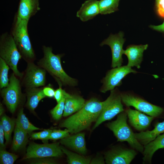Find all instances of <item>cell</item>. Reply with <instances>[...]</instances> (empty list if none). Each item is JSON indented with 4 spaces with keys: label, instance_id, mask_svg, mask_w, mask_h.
I'll return each mask as SVG.
<instances>
[{
    "label": "cell",
    "instance_id": "obj_1",
    "mask_svg": "<svg viewBox=\"0 0 164 164\" xmlns=\"http://www.w3.org/2000/svg\"><path fill=\"white\" fill-rule=\"evenodd\" d=\"M103 106V102L96 98H91L85 102L80 110L63 120L60 127L67 129L71 134H76L86 129L96 121Z\"/></svg>",
    "mask_w": 164,
    "mask_h": 164
},
{
    "label": "cell",
    "instance_id": "obj_2",
    "mask_svg": "<svg viewBox=\"0 0 164 164\" xmlns=\"http://www.w3.org/2000/svg\"><path fill=\"white\" fill-rule=\"evenodd\" d=\"M43 50V56L37 62L38 65L51 75L59 86H77V80L69 76L62 68L61 62L62 55L53 54L51 47L44 46Z\"/></svg>",
    "mask_w": 164,
    "mask_h": 164
},
{
    "label": "cell",
    "instance_id": "obj_3",
    "mask_svg": "<svg viewBox=\"0 0 164 164\" xmlns=\"http://www.w3.org/2000/svg\"><path fill=\"white\" fill-rule=\"evenodd\" d=\"M29 20L15 16L11 35L22 56L27 62H33L36 55L29 39L28 31Z\"/></svg>",
    "mask_w": 164,
    "mask_h": 164
},
{
    "label": "cell",
    "instance_id": "obj_4",
    "mask_svg": "<svg viewBox=\"0 0 164 164\" xmlns=\"http://www.w3.org/2000/svg\"><path fill=\"white\" fill-rule=\"evenodd\" d=\"M127 113L124 111L118 114L115 120L108 123L107 126L113 132L118 141L127 142L133 148L142 153L144 146L135 138L127 124Z\"/></svg>",
    "mask_w": 164,
    "mask_h": 164
},
{
    "label": "cell",
    "instance_id": "obj_5",
    "mask_svg": "<svg viewBox=\"0 0 164 164\" xmlns=\"http://www.w3.org/2000/svg\"><path fill=\"white\" fill-rule=\"evenodd\" d=\"M0 56L9 67L17 77L22 78L23 73L19 71L17 65L22 58L12 35L6 32L0 38Z\"/></svg>",
    "mask_w": 164,
    "mask_h": 164
},
{
    "label": "cell",
    "instance_id": "obj_6",
    "mask_svg": "<svg viewBox=\"0 0 164 164\" xmlns=\"http://www.w3.org/2000/svg\"><path fill=\"white\" fill-rule=\"evenodd\" d=\"M121 92L116 88L111 91L109 96L103 101L102 110L94 125L93 129L102 122L109 120L124 110L122 104Z\"/></svg>",
    "mask_w": 164,
    "mask_h": 164
},
{
    "label": "cell",
    "instance_id": "obj_7",
    "mask_svg": "<svg viewBox=\"0 0 164 164\" xmlns=\"http://www.w3.org/2000/svg\"><path fill=\"white\" fill-rule=\"evenodd\" d=\"M120 94L122 102L127 107L132 106L149 116L158 117L164 111L162 108L151 104L131 92H122Z\"/></svg>",
    "mask_w": 164,
    "mask_h": 164
},
{
    "label": "cell",
    "instance_id": "obj_8",
    "mask_svg": "<svg viewBox=\"0 0 164 164\" xmlns=\"http://www.w3.org/2000/svg\"><path fill=\"white\" fill-rule=\"evenodd\" d=\"M1 94L3 102L12 113H14L19 105L22 98L20 82L13 73L9 78L8 86L1 89Z\"/></svg>",
    "mask_w": 164,
    "mask_h": 164
},
{
    "label": "cell",
    "instance_id": "obj_9",
    "mask_svg": "<svg viewBox=\"0 0 164 164\" xmlns=\"http://www.w3.org/2000/svg\"><path fill=\"white\" fill-rule=\"evenodd\" d=\"M63 153L58 142L43 144L32 142L28 146L24 159L58 157L61 156Z\"/></svg>",
    "mask_w": 164,
    "mask_h": 164
},
{
    "label": "cell",
    "instance_id": "obj_10",
    "mask_svg": "<svg viewBox=\"0 0 164 164\" xmlns=\"http://www.w3.org/2000/svg\"><path fill=\"white\" fill-rule=\"evenodd\" d=\"M138 72L131 67L126 66L113 68L107 72L105 77L102 80L103 85L100 91L105 93L113 90L122 84V80L130 73H136Z\"/></svg>",
    "mask_w": 164,
    "mask_h": 164
},
{
    "label": "cell",
    "instance_id": "obj_11",
    "mask_svg": "<svg viewBox=\"0 0 164 164\" xmlns=\"http://www.w3.org/2000/svg\"><path fill=\"white\" fill-rule=\"evenodd\" d=\"M124 36V33L121 31L114 35L111 34L100 44L101 46L107 45L110 47L112 53L111 67L113 68L121 66L123 62L122 55L124 50L123 46L125 41Z\"/></svg>",
    "mask_w": 164,
    "mask_h": 164
},
{
    "label": "cell",
    "instance_id": "obj_12",
    "mask_svg": "<svg viewBox=\"0 0 164 164\" xmlns=\"http://www.w3.org/2000/svg\"><path fill=\"white\" fill-rule=\"evenodd\" d=\"M27 63L23 81L26 88H38L44 86L46 80V70L35 65L33 62Z\"/></svg>",
    "mask_w": 164,
    "mask_h": 164
},
{
    "label": "cell",
    "instance_id": "obj_13",
    "mask_svg": "<svg viewBox=\"0 0 164 164\" xmlns=\"http://www.w3.org/2000/svg\"><path fill=\"white\" fill-rule=\"evenodd\" d=\"M136 154V152L133 149H114L105 153V161L108 164H129Z\"/></svg>",
    "mask_w": 164,
    "mask_h": 164
},
{
    "label": "cell",
    "instance_id": "obj_14",
    "mask_svg": "<svg viewBox=\"0 0 164 164\" xmlns=\"http://www.w3.org/2000/svg\"><path fill=\"white\" fill-rule=\"evenodd\" d=\"M131 125L139 131L145 130L150 125L154 117L148 116L137 110L131 109L129 107L125 110Z\"/></svg>",
    "mask_w": 164,
    "mask_h": 164
},
{
    "label": "cell",
    "instance_id": "obj_15",
    "mask_svg": "<svg viewBox=\"0 0 164 164\" xmlns=\"http://www.w3.org/2000/svg\"><path fill=\"white\" fill-rule=\"evenodd\" d=\"M148 46L147 44L128 46L124 52V54L128 59L127 65L131 67L135 66L138 69L140 68L143 60V52Z\"/></svg>",
    "mask_w": 164,
    "mask_h": 164
},
{
    "label": "cell",
    "instance_id": "obj_16",
    "mask_svg": "<svg viewBox=\"0 0 164 164\" xmlns=\"http://www.w3.org/2000/svg\"><path fill=\"white\" fill-rule=\"evenodd\" d=\"M61 144L66 146L81 154H85L87 152L84 133H77L60 139Z\"/></svg>",
    "mask_w": 164,
    "mask_h": 164
},
{
    "label": "cell",
    "instance_id": "obj_17",
    "mask_svg": "<svg viewBox=\"0 0 164 164\" xmlns=\"http://www.w3.org/2000/svg\"><path fill=\"white\" fill-rule=\"evenodd\" d=\"M100 13L99 1L88 0L82 5L77 13V16L83 22L91 19Z\"/></svg>",
    "mask_w": 164,
    "mask_h": 164
},
{
    "label": "cell",
    "instance_id": "obj_18",
    "mask_svg": "<svg viewBox=\"0 0 164 164\" xmlns=\"http://www.w3.org/2000/svg\"><path fill=\"white\" fill-rule=\"evenodd\" d=\"M39 0H20L16 16L22 19L29 20L39 11Z\"/></svg>",
    "mask_w": 164,
    "mask_h": 164
},
{
    "label": "cell",
    "instance_id": "obj_19",
    "mask_svg": "<svg viewBox=\"0 0 164 164\" xmlns=\"http://www.w3.org/2000/svg\"><path fill=\"white\" fill-rule=\"evenodd\" d=\"M85 103V100L81 96L67 92L63 116H68L76 112L84 106Z\"/></svg>",
    "mask_w": 164,
    "mask_h": 164
},
{
    "label": "cell",
    "instance_id": "obj_20",
    "mask_svg": "<svg viewBox=\"0 0 164 164\" xmlns=\"http://www.w3.org/2000/svg\"><path fill=\"white\" fill-rule=\"evenodd\" d=\"M164 132V121L162 122H157L154 128L152 130L134 133V135L141 144L145 145L154 140L161 134Z\"/></svg>",
    "mask_w": 164,
    "mask_h": 164
},
{
    "label": "cell",
    "instance_id": "obj_21",
    "mask_svg": "<svg viewBox=\"0 0 164 164\" xmlns=\"http://www.w3.org/2000/svg\"><path fill=\"white\" fill-rule=\"evenodd\" d=\"M164 148V133L144 146L143 161L151 162L154 153L159 149Z\"/></svg>",
    "mask_w": 164,
    "mask_h": 164
},
{
    "label": "cell",
    "instance_id": "obj_22",
    "mask_svg": "<svg viewBox=\"0 0 164 164\" xmlns=\"http://www.w3.org/2000/svg\"><path fill=\"white\" fill-rule=\"evenodd\" d=\"M26 91L27 106L30 110L34 111L40 101L46 97L43 93V89L39 87L26 88Z\"/></svg>",
    "mask_w": 164,
    "mask_h": 164
},
{
    "label": "cell",
    "instance_id": "obj_23",
    "mask_svg": "<svg viewBox=\"0 0 164 164\" xmlns=\"http://www.w3.org/2000/svg\"><path fill=\"white\" fill-rule=\"evenodd\" d=\"M28 134L15 124L12 146L14 151L19 150L26 145L28 141Z\"/></svg>",
    "mask_w": 164,
    "mask_h": 164
},
{
    "label": "cell",
    "instance_id": "obj_24",
    "mask_svg": "<svg viewBox=\"0 0 164 164\" xmlns=\"http://www.w3.org/2000/svg\"><path fill=\"white\" fill-rule=\"evenodd\" d=\"M15 124L27 133L33 131L42 130L31 124L24 113L23 108H21L19 110L17 117L15 120Z\"/></svg>",
    "mask_w": 164,
    "mask_h": 164
},
{
    "label": "cell",
    "instance_id": "obj_25",
    "mask_svg": "<svg viewBox=\"0 0 164 164\" xmlns=\"http://www.w3.org/2000/svg\"><path fill=\"white\" fill-rule=\"evenodd\" d=\"M63 153L67 156V162L69 164H90L91 159L87 158L78 154L72 152L64 147L60 146Z\"/></svg>",
    "mask_w": 164,
    "mask_h": 164
},
{
    "label": "cell",
    "instance_id": "obj_26",
    "mask_svg": "<svg viewBox=\"0 0 164 164\" xmlns=\"http://www.w3.org/2000/svg\"><path fill=\"white\" fill-rule=\"evenodd\" d=\"M0 122L2 123L6 141L5 144L6 145L10 140L12 133L15 124V120L4 115L2 117Z\"/></svg>",
    "mask_w": 164,
    "mask_h": 164
},
{
    "label": "cell",
    "instance_id": "obj_27",
    "mask_svg": "<svg viewBox=\"0 0 164 164\" xmlns=\"http://www.w3.org/2000/svg\"><path fill=\"white\" fill-rule=\"evenodd\" d=\"M120 0H100L99 1L100 13L106 15L113 13L118 10Z\"/></svg>",
    "mask_w": 164,
    "mask_h": 164
},
{
    "label": "cell",
    "instance_id": "obj_28",
    "mask_svg": "<svg viewBox=\"0 0 164 164\" xmlns=\"http://www.w3.org/2000/svg\"><path fill=\"white\" fill-rule=\"evenodd\" d=\"M10 67L5 61L0 57V88L6 87L9 83L8 74Z\"/></svg>",
    "mask_w": 164,
    "mask_h": 164
},
{
    "label": "cell",
    "instance_id": "obj_29",
    "mask_svg": "<svg viewBox=\"0 0 164 164\" xmlns=\"http://www.w3.org/2000/svg\"><path fill=\"white\" fill-rule=\"evenodd\" d=\"M66 93L67 92L65 91L63 96L62 99L50 111V114L53 118L55 120H59L63 116L65 108Z\"/></svg>",
    "mask_w": 164,
    "mask_h": 164
},
{
    "label": "cell",
    "instance_id": "obj_30",
    "mask_svg": "<svg viewBox=\"0 0 164 164\" xmlns=\"http://www.w3.org/2000/svg\"><path fill=\"white\" fill-rule=\"evenodd\" d=\"M18 158L17 155L8 152L4 149H0V164H13Z\"/></svg>",
    "mask_w": 164,
    "mask_h": 164
},
{
    "label": "cell",
    "instance_id": "obj_31",
    "mask_svg": "<svg viewBox=\"0 0 164 164\" xmlns=\"http://www.w3.org/2000/svg\"><path fill=\"white\" fill-rule=\"evenodd\" d=\"M70 133L69 130L67 128L63 130L55 129L52 130L49 139L53 140L61 139L70 135Z\"/></svg>",
    "mask_w": 164,
    "mask_h": 164
},
{
    "label": "cell",
    "instance_id": "obj_32",
    "mask_svg": "<svg viewBox=\"0 0 164 164\" xmlns=\"http://www.w3.org/2000/svg\"><path fill=\"white\" fill-rule=\"evenodd\" d=\"M52 130L50 129H46L43 131L32 134L31 135L32 139H40L46 141L49 139V136Z\"/></svg>",
    "mask_w": 164,
    "mask_h": 164
},
{
    "label": "cell",
    "instance_id": "obj_33",
    "mask_svg": "<svg viewBox=\"0 0 164 164\" xmlns=\"http://www.w3.org/2000/svg\"><path fill=\"white\" fill-rule=\"evenodd\" d=\"M31 164H54L56 162L53 159L48 157L35 158Z\"/></svg>",
    "mask_w": 164,
    "mask_h": 164
},
{
    "label": "cell",
    "instance_id": "obj_34",
    "mask_svg": "<svg viewBox=\"0 0 164 164\" xmlns=\"http://www.w3.org/2000/svg\"><path fill=\"white\" fill-rule=\"evenodd\" d=\"M155 5L158 14L164 18V0H155Z\"/></svg>",
    "mask_w": 164,
    "mask_h": 164
},
{
    "label": "cell",
    "instance_id": "obj_35",
    "mask_svg": "<svg viewBox=\"0 0 164 164\" xmlns=\"http://www.w3.org/2000/svg\"><path fill=\"white\" fill-rule=\"evenodd\" d=\"M62 87L59 86L58 88L55 90L54 97L57 103L59 102L62 99L64 95L65 90H63Z\"/></svg>",
    "mask_w": 164,
    "mask_h": 164
},
{
    "label": "cell",
    "instance_id": "obj_36",
    "mask_svg": "<svg viewBox=\"0 0 164 164\" xmlns=\"http://www.w3.org/2000/svg\"><path fill=\"white\" fill-rule=\"evenodd\" d=\"M43 93L46 97H54L55 91L54 89L50 86L44 87L43 88Z\"/></svg>",
    "mask_w": 164,
    "mask_h": 164
},
{
    "label": "cell",
    "instance_id": "obj_37",
    "mask_svg": "<svg viewBox=\"0 0 164 164\" xmlns=\"http://www.w3.org/2000/svg\"><path fill=\"white\" fill-rule=\"evenodd\" d=\"M5 133L1 123L0 122V146L1 149H4L5 145L4 143Z\"/></svg>",
    "mask_w": 164,
    "mask_h": 164
},
{
    "label": "cell",
    "instance_id": "obj_38",
    "mask_svg": "<svg viewBox=\"0 0 164 164\" xmlns=\"http://www.w3.org/2000/svg\"><path fill=\"white\" fill-rule=\"evenodd\" d=\"M104 161L103 157L101 156L96 157L91 160L90 164H104Z\"/></svg>",
    "mask_w": 164,
    "mask_h": 164
},
{
    "label": "cell",
    "instance_id": "obj_39",
    "mask_svg": "<svg viewBox=\"0 0 164 164\" xmlns=\"http://www.w3.org/2000/svg\"><path fill=\"white\" fill-rule=\"evenodd\" d=\"M149 27L153 30L164 32V20L161 25L158 26L151 25Z\"/></svg>",
    "mask_w": 164,
    "mask_h": 164
},
{
    "label": "cell",
    "instance_id": "obj_40",
    "mask_svg": "<svg viewBox=\"0 0 164 164\" xmlns=\"http://www.w3.org/2000/svg\"><path fill=\"white\" fill-rule=\"evenodd\" d=\"M4 108L2 104L1 103L0 105V115H2L4 113Z\"/></svg>",
    "mask_w": 164,
    "mask_h": 164
}]
</instances>
